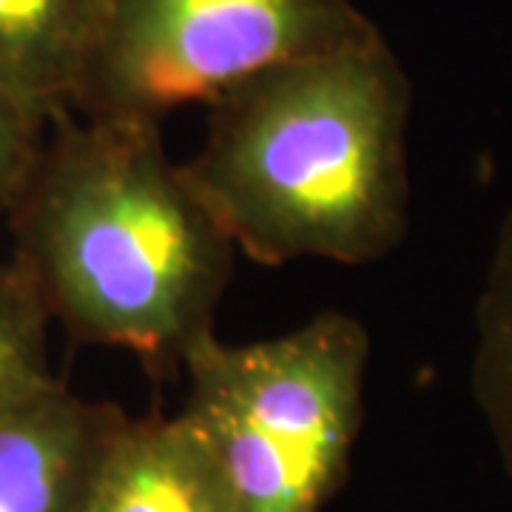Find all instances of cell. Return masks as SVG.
<instances>
[{
	"instance_id": "cell-1",
	"label": "cell",
	"mask_w": 512,
	"mask_h": 512,
	"mask_svg": "<svg viewBox=\"0 0 512 512\" xmlns=\"http://www.w3.org/2000/svg\"><path fill=\"white\" fill-rule=\"evenodd\" d=\"M410 86L373 29L208 103L185 183L259 265H367L407 231Z\"/></svg>"
},
{
	"instance_id": "cell-2",
	"label": "cell",
	"mask_w": 512,
	"mask_h": 512,
	"mask_svg": "<svg viewBox=\"0 0 512 512\" xmlns=\"http://www.w3.org/2000/svg\"><path fill=\"white\" fill-rule=\"evenodd\" d=\"M52 126L12 205L15 265L74 339L180 367L214 330L234 245L160 126L83 114Z\"/></svg>"
},
{
	"instance_id": "cell-3",
	"label": "cell",
	"mask_w": 512,
	"mask_h": 512,
	"mask_svg": "<svg viewBox=\"0 0 512 512\" xmlns=\"http://www.w3.org/2000/svg\"><path fill=\"white\" fill-rule=\"evenodd\" d=\"M370 333L325 311L259 342L211 330L183 353V413L220 467L234 512H322L359 436Z\"/></svg>"
},
{
	"instance_id": "cell-4",
	"label": "cell",
	"mask_w": 512,
	"mask_h": 512,
	"mask_svg": "<svg viewBox=\"0 0 512 512\" xmlns=\"http://www.w3.org/2000/svg\"><path fill=\"white\" fill-rule=\"evenodd\" d=\"M367 26L350 0H111L77 114L160 126Z\"/></svg>"
},
{
	"instance_id": "cell-5",
	"label": "cell",
	"mask_w": 512,
	"mask_h": 512,
	"mask_svg": "<svg viewBox=\"0 0 512 512\" xmlns=\"http://www.w3.org/2000/svg\"><path fill=\"white\" fill-rule=\"evenodd\" d=\"M123 419L57 379L0 410V512H89Z\"/></svg>"
},
{
	"instance_id": "cell-6",
	"label": "cell",
	"mask_w": 512,
	"mask_h": 512,
	"mask_svg": "<svg viewBox=\"0 0 512 512\" xmlns=\"http://www.w3.org/2000/svg\"><path fill=\"white\" fill-rule=\"evenodd\" d=\"M111 0H0V89L43 126L77 114Z\"/></svg>"
},
{
	"instance_id": "cell-7",
	"label": "cell",
	"mask_w": 512,
	"mask_h": 512,
	"mask_svg": "<svg viewBox=\"0 0 512 512\" xmlns=\"http://www.w3.org/2000/svg\"><path fill=\"white\" fill-rule=\"evenodd\" d=\"M89 512H234L208 444L183 410L123 419L97 473Z\"/></svg>"
},
{
	"instance_id": "cell-8",
	"label": "cell",
	"mask_w": 512,
	"mask_h": 512,
	"mask_svg": "<svg viewBox=\"0 0 512 512\" xmlns=\"http://www.w3.org/2000/svg\"><path fill=\"white\" fill-rule=\"evenodd\" d=\"M470 384L512 476V211L498 228L478 293Z\"/></svg>"
},
{
	"instance_id": "cell-9",
	"label": "cell",
	"mask_w": 512,
	"mask_h": 512,
	"mask_svg": "<svg viewBox=\"0 0 512 512\" xmlns=\"http://www.w3.org/2000/svg\"><path fill=\"white\" fill-rule=\"evenodd\" d=\"M49 313L15 262L0 265V410L55 379L49 367Z\"/></svg>"
},
{
	"instance_id": "cell-10",
	"label": "cell",
	"mask_w": 512,
	"mask_h": 512,
	"mask_svg": "<svg viewBox=\"0 0 512 512\" xmlns=\"http://www.w3.org/2000/svg\"><path fill=\"white\" fill-rule=\"evenodd\" d=\"M43 123L0 89V217L12 211L26 183L37 151Z\"/></svg>"
}]
</instances>
